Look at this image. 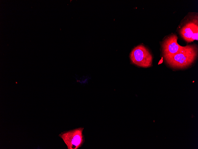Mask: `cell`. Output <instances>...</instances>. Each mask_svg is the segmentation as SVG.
<instances>
[{"label":"cell","mask_w":198,"mask_h":149,"mask_svg":"<svg viewBox=\"0 0 198 149\" xmlns=\"http://www.w3.org/2000/svg\"><path fill=\"white\" fill-rule=\"evenodd\" d=\"M198 47L194 44L187 45L181 51L170 57L164 58L170 67L176 69H183L192 65L197 58Z\"/></svg>","instance_id":"obj_1"},{"label":"cell","mask_w":198,"mask_h":149,"mask_svg":"<svg viewBox=\"0 0 198 149\" xmlns=\"http://www.w3.org/2000/svg\"><path fill=\"white\" fill-rule=\"evenodd\" d=\"M130 58L133 64L139 67L147 68L152 65V56L148 49L142 45H138L132 50Z\"/></svg>","instance_id":"obj_2"},{"label":"cell","mask_w":198,"mask_h":149,"mask_svg":"<svg viewBox=\"0 0 198 149\" xmlns=\"http://www.w3.org/2000/svg\"><path fill=\"white\" fill-rule=\"evenodd\" d=\"M84 128L79 127L62 133L59 136L63 140L68 149H77L83 144Z\"/></svg>","instance_id":"obj_3"},{"label":"cell","mask_w":198,"mask_h":149,"mask_svg":"<svg viewBox=\"0 0 198 149\" xmlns=\"http://www.w3.org/2000/svg\"><path fill=\"white\" fill-rule=\"evenodd\" d=\"M198 15H196L187 21L181 28L179 33L185 40L190 43L198 40Z\"/></svg>","instance_id":"obj_4"},{"label":"cell","mask_w":198,"mask_h":149,"mask_svg":"<svg viewBox=\"0 0 198 149\" xmlns=\"http://www.w3.org/2000/svg\"><path fill=\"white\" fill-rule=\"evenodd\" d=\"M178 37L172 34L165 38L162 44V53L164 58L173 56L178 53L184 47L178 43Z\"/></svg>","instance_id":"obj_5"},{"label":"cell","mask_w":198,"mask_h":149,"mask_svg":"<svg viewBox=\"0 0 198 149\" xmlns=\"http://www.w3.org/2000/svg\"><path fill=\"white\" fill-rule=\"evenodd\" d=\"M75 79L77 82L81 84L86 83L88 80L87 77L84 76H75Z\"/></svg>","instance_id":"obj_6"}]
</instances>
